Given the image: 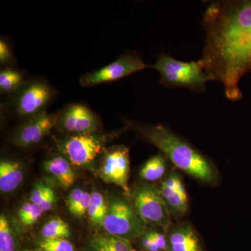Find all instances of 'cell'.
<instances>
[{
	"label": "cell",
	"mask_w": 251,
	"mask_h": 251,
	"mask_svg": "<svg viewBox=\"0 0 251 251\" xmlns=\"http://www.w3.org/2000/svg\"><path fill=\"white\" fill-rule=\"evenodd\" d=\"M202 25L205 41L201 59L206 72L224 87L231 101L242 99L239 82L251 72V0L214 1Z\"/></svg>",
	"instance_id": "cell-1"
},
{
	"label": "cell",
	"mask_w": 251,
	"mask_h": 251,
	"mask_svg": "<svg viewBox=\"0 0 251 251\" xmlns=\"http://www.w3.org/2000/svg\"><path fill=\"white\" fill-rule=\"evenodd\" d=\"M130 126L180 171L204 184L214 186L219 182V173L211 160L166 126L130 124Z\"/></svg>",
	"instance_id": "cell-2"
},
{
	"label": "cell",
	"mask_w": 251,
	"mask_h": 251,
	"mask_svg": "<svg viewBox=\"0 0 251 251\" xmlns=\"http://www.w3.org/2000/svg\"><path fill=\"white\" fill-rule=\"evenodd\" d=\"M161 75L160 82L168 88H185L193 93L206 91V83L214 78L206 72L201 59L182 62L169 55L161 54L156 62L150 67Z\"/></svg>",
	"instance_id": "cell-3"
},
{
	"label": "cell",
	"mask_w": 251,
	"mask_h": 251,
	"mask_svg": "<svg viewBox=\"0 0 251 251\" xmlns=\"http://www.w3.org/2000/svg\"><path fill=\"white\" fill-rule=\"evenodd\" d=\"M148 226L131 202L123 198H115L110 202L103 225L106 233L130 242L139 239L148 228Z\"/></svg>",
	"instance_id": "cell-4"
},
{
	"label": "cell",
	"mask_w": 251,
	"mask_h": 251,
	"mask_svg": "<svg viewBox=\"0 0 251 251\" xmlns=\"http://www.w3.org/2000/svg\"><path fill=\"white\" fill-rule=\"evenodd\" d=\"M130 202L147 224L166 232L173 225L169 209L159 189L153 185L143 184L137 186Z\"/></svg>",
	"instance_id": "cell-5"
},
{
	"label": "cell",
	"mask_w": 251,
	"mask_h": 251,
	"mask_svg": "<svg viewBox=\"0 0 251 251\" xmlns=\"http://www.w3.org/2000/svg\"><path fill=\"white\" fill-rule=\"evenodd\" d=\"M105 140L98 133L69 135L58 143L59 151L72 165L77 167L90 166L103 152Z\"/></svg>",
	"instance_id": "cell-6"
},
{
	"label": "cell",
	"mask_w": 251,
	"mask_h": 251,
	"mask_svg": "<svg viewBox=\"0 0 251 251\" xmlns=\"http://www.w3.org/2000/svg\"><path fill=\"white\" fill-rule=\"evenodd\" d=\"M149 67L138 54H125L106 67L83 75L80 78V85L84 87H93L116 81Z\"/></svg>",
	"instance_id": "cell-7"
},
{
	"label": "cell",
	"mask_w": 251,
	"mask_h": 251,
	"mask_svg": "<svg viewBox=\"0 0 251 251\" xmlns=\"http://www.w3.org/2000/svg\"><path fill=\"white\" fill-rule=\"evenodd\" d=\"M129 151L126 147L120 145L110 149L104 153L98 173L103 181L108 184L116 185L129 196Z\"/></svg>",
	"instance_id": "cell-8"
},
{
	"label": "cell",
	"mask_w": 251,
	"mask_h": 251,
	"mask_svg": "<svg viewBox=\"0 0 251 251\" xmlns=\"http://www.w3.org/2000/svg\"><path fill=\"white\" fill-rule=\"evenodd\" d=\"M52 98V91L45 82L34 81L20 88L14 101L18 116L31 117L42 112Z\"/></svg>",
	"instance_id": "cell-9"
},
{
	"label": "cell",
	"mask_w": 251,
	"mask_h": 251,
	"mask_svg": "<svg viewBox=\"0 0 251 251\" xmlns=\"http://www.w3.org/2000/svg\"><path fill=\"white\" fill-rule=\"evenodd\" d=\"M59 117L58 115L46 111L29 117L15 132L13 143L21 148H28L40 143L57 126Z\"/></svg>",
	"instance_id": "cell-10"
},
{
	"label": "cell",
	"mask_w": 251,
	"mask_h": 251,
	"mask_svg": "<svg viewBox=\"0 0 251 251\" xmlns=\"http://www.w3.org/2000/svg\"><path fill=\"white\" fill-rule=\"evenodd\" d=\"M57 126L70 135L97 133L99 122L97 116L82 104H73L59 115Z\"/></svg>",
	"instance_id": "cell-11"
},
{
	"label": "cell",
	"mask_w": 251,
	"mask_h": 251,
	"mask_svg": "<svg viewBox=\"0 0 251 251\" xmlns=\"http://www.w3.org/2000/svg\"><path fill=\"white\" fill-rule=\"evenodd\" d=\"M158 189L172 216L180 219L187 214L189 208L188 194L179 173L169 172L162 180Z\"/></svg>",
	"instance_id": "cell-12"
},
{
	"label": "cell",
	"mask_w": 251,
	"mask_h": 251,
	"mask_svg": "<svg viewBox=\"0 0 251 251\" xmlns=\"http://www.w3.org/2000/svg\"><path fill=\"white\" fill-rule=\"evenodd\" d=\"M166 234L167 251H204L199 234L192 224L188 221L173 224Z\"/></svg>",
	"instance_id": "cell-13"
},
{
	"label": "cell",
	"mask_w": 251,
	"mask_h": 251,
	"mask_svg": "<svg viewBox=\"0 0 251 251\" xmlns=\"http://www.w3.org/2000/svg\"><path fill=\"white\" fill-rule=\"evenodd\" d=\"M44 171L53 176L59 186L68 189L75 183L76 176L74 173L72 163L66 157L56 156L44 161Z\"/></svg>",
	"instance_id": "cell-14"
},
{
	"label": "cell",
	"mask_w": 251,
	"mask_h": 251,
	"mask_svg": "<svg viewBox=\"0 0 251 251\" xmlns=\"http://www.w3.org/2000/svg\"><path fill=\"white\" fill-rule=\"evenodd\" d=\"M24 178L22 166L17 161L3 159L0 162V190L13 192L22 184Z\"/></svg>",
	"instance_id": "cell-15"
},
{
	"label": "cell",
	"mask_w": 251,
	"mask_h": 251,
	"mask_svg": "<svg viewBox=\"0 0 251 251\" xmlns=\"http://www.w3.org/2000/svg\"><path fill=\"white\" fill-rule=\"evenodd\" d=\"M168 161L161 153L151 157L144 163L140 170V177L150 183L163 180L167 175Z\"/></svg>",
	"instance_id": "cell-16"
},
{
	"label": "cell",
	"mask_w": 251,
	"mask_h": 251,
	"mask_svg": "<svg viewBox=\"0 0 251 251\" xmlns=\"http://www.w3.org/2000/svg\"><path fill=\"white\" fill-rule=\"evenodd\" d=\"M92 193L80 188H74L67 198V206L69 212L74 217L81 219L87 214L90 207Z\"/></svg>",
	"instance_id": "cell-17"
},
{
	"label": "cell",
	"mask_w": 251,
	"mask_h": 251,
	"mask_svg": "<svg viewBox=\"0 0 251 251\" xmlns=\"http://www.w3.org/2000/svg\"><path fill=\"white\" fill-rule=\"evenodd\" d=\"M158 227L148 228L139 238L140 244L145 251H167L168 239L166 232Z\"/></svg>",
	"instance_id": "cell-18"
},
{
	"label": "cell",
	"mask_w": 251,
	"mask_h": 251,
	"mask_svg": "<svg viewBox=\"0 0 251 251\" xmlns=\"http://www.w3.org/2000/svg\"><path fill=\"white\" fill-rule=\"evenodd\" d=\"M57 198L52 188L43 181L36 183L31 191L30 202L40 206L45 211L50 210L55 204Z\"/></svg>",
	"instance_id": "cell-19"
},
{
	"label": "cell",
	"mask_w": 251,
	"mask_h": 251,
	"mask_svg": "<svg viewBox=\"0 0 251 251\" xmlns=\"http://www.w3.org/2000/svg\"><path fill=\"white\" fill-rule=\"evenodd\" d=\"M108 211V205L103 195L98 191H94L92 193L90 207L87 211V216L92 226L103 227Z\"/></svg>",
	"instance_id": "cell-20"
},
{
	"label": "cell",
	"mask_w": 251,
	"mask_h": 251,
	"mask_svg": "<svg viewBox=\"0 0 251 251\" xmlns=\"http://www.w3.org/2000/svg\"><path fill=\"white\" fill-rule=\"evenodd\" d=\"M43 239H69L72 236L70 226L59 217L50 219L41 230Z\"/></svg>",
	"instance_id": "cell-21"
},
{
	"label": "cell",
	"mask_w": 251,
	"mask_h": 251,
	"mask_svg": "<svg viewBox=\"0 0 251 251\" xmlns=\"http://www.w3.org/2000/svg\"><path fill=\"white\" fill-rule=\"evenodd\" d=\"M22 75L13 69H2L0 72V90L1 93H12L22 85Z\"/></svg>",
	"instance_id": "cell-22"
},
{
	"label": "cell",
	"mask_w": 251,
	"mask_h": 251,
	"mask_svg": "<svg viewBox=\"0 0 251 251\" xmlns=\"http://www.w3.org/2000/svg\"><path fill=\"white\" fill-rule=\"evenodd\" d=\"M17 244L9 220L4 214L0 216V251H16Z\"/></svg>",
	"instance_id": "cell-23"
},
{
	"label": "cell",
	"mask_w": 251,
	"mask_h": 251,
	"mask_svg": "<svg viewBox=\"0 0 251 251\" xmlns=\"http://www.w3.org/2000/svg\"><path fill=\"white\" fill-rule=\"evenodd\" d=\"M44 211L40 206L31 202L23 204L18 210L20 221L25 226H32L36 224L44 214Z\"/></svg>",
	"instance_id": "cell-24"
},
{
	"label": "cell",
	"mask_w": 251,
	"mask_h": 251,
	"mask_svg": "<svg viewBox=\"0 0 251 251\" xmlns=\"http://www.w3.org/2000/svg\"><path fill=\"white\" fill-rule=\"evenodd\" d=\"M112 251H135L128 239L105 233L97 234Z\"/></svg>",
	"instance_id": "cell-25"
},
{
	"label": "cell",
	"mask_w": 251,
	"mask_h": 251,
	"mask_svg": "<svg viewBox=\"0 0 251 251\" xmlns=\"http://www.w3.org/2000/svg\"><path fill=\"white\" fill-rule=\"evenodd\" d=\"M38 245L41 251H75L72 243L67 239H42Z\"/></svg>",
	"instance_id": "cell-26"
},
{
	"label": "cell",
	"mask_w": 251,
	"mask_h": 251,
	"mask_svg": "<svg viewBox=\"0 0 251 251\" xmlns=\"http://www.w3.org/2000/svg\"><path fill=\"white\" fill-rule=\"evenodd\" d=\"M12 59V54L10 51L9 46L4 41H0V62L6 64Z\"/></svg>",
	"instance_id": "cell-27"
},
{
	"label": "cell",
	"mask_w": 251,
	"mask_h": 251,
	"mask_svg": "<svg viewBox=\"0 0 251 251\" xmlns=\"http://www.w3.org/2000/svg\"><path fill=\"white\" fill-rule=\"evenodd\" d=\"M90 247L92 251H112L98 235L92 238L90 242Z\"/></svg>",
	"instance_id": "cell-28"
},
{
	"label": "cell",
	"mask_w": 251,
	"mask_h": 251,
	"mask_svg": "<svg viewBox=\"0 0 251 251\" xmlns=\"http://www.w3.org/2000/svg\"><path fill=\"white\" fill-rule=\"evenodd\" d=\"M25 251H30V250H25Z\"/></svg>",
	"instance_id": "cell-29"
}]
</instances>
